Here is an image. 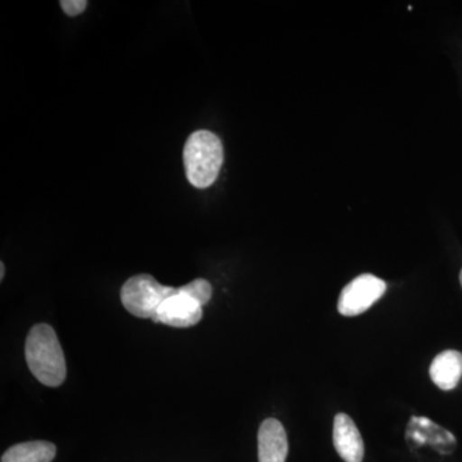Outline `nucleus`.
Returning <instances> with one entry per match:
<instances>
[{
	"instance_id": "nucleus-7",
	"label": "nucleus",
	"mask_w": 462,
	"mask_h": 462,
	"mask_svg": "<svg viewBox=\"0 0 462 462\" xmlns=\"http://www.w3.org/2000/svg\"><path fill=\"white\" fill-rule=\"evenodd\" d=\"M333 443L343 461L363 462L365 446L360 430L346 413L334 418Z\"/></svg>"
},
{
	"instance_id": "nucleus-10",
	"label": "nucleus",
	"mask_w": 462,
	"mask_h": 462,
	"mask_svg": "<svg viewBox=\"0 0 462 462\" xmlns=\"http://www.w3.org/2000/svg\"><path fill=\"white\" fill-rule=\"evenodd\" d=\"M57 455V447L47 440L18 443L2 456V462H51Z\"/></svg>"
},
{
	"instance_id": "nucleus-2",
	"label": "nucleus",
	"mask_w": 462,
	"mask_h": 462,
	"mask_svg": "<svg viewBox=\"0 0 462 462\" xmlns=\"http://www.w3.org/2000/svg\"><path fill=\"white\" fill-rule=\"evenodd\" d=\"M188 181L199 189H207L217 180L224 165L221 139L208 130L191 134L182 153Z\"/></svg>"
},
{
	"instance_id": "nucleus-14",
	"label": "nucleus",
	"mask_w": 462,
	"mask_h": 462,
	"mask_svg": "<svg viewBox=\"0 0 462 462\" xmlns=\"http://www.w3.org/2000/svg\"><path fill=\"white\" fill-rule=\"evenodd\" d=\"M460 282H461V287H462V270H461V273H460Z\"/></svg>"
},
{
	"instance_id": "nucleus-3",
	"label": "nucleus",
	"mask_w": 462,
	"mask_h": 462,
	"mask_svg": "<svg viewBox=\"0 0 462 462\" xmlns=\"http://www.w3.org/2000/svg\"><path fill=\"white\" fill-rule=\"evenodd\" d=\"M179 291L180 288L166 287L149 273H139L125 282L120 297L130 314L153 320L161 305Z\"/></svg>"
},
{
	"instance_id": "nucleus-12",
	"label": "nucleus",
	"mask_w": 462,
	"mask_h": 462,
	"mask_svg": "<svg viewBox=\"0 0 462 462\" xmlns=\"http://www.w3.org/2000/svg\"><path fill=\"white\" fill-rule=\"evenodd\" d=\"M60 5L67 16L75 17L83 14L87 9L88 2L85 0H60Z\"/></svg>"
},
{
	"instance_id": "nucleus-13",
	"label": "nucleus",
	"mask_w": 462,
	"mask_h": 462,
	"mask_svg": "<svg viewBox=\"0 0 462 462\" xmlns=\"http://www.w3.org/2000/svg\"><path fill=\"white\" fill-rule=\"evenodd\" d=\"M5 263H0V279H5Z\"/></svg>"
},
{
	"instance_id": "nucleus-6",
	"label": "nucleus",
	"mask_w": 462,
	"mask_h": 462,
	"mask_svg": "<svg viewBox=\"0 0 462 462\" xmlns=\"http://www.w3.org/2000/svg\"><path fill=\"white\" fill-rule=\"evenodd\" d=\"M202 307L199 300L184 293L180 287L178 294L170 297L161 305L153 321L167 327L185 329V328L194 327L202 320Z\"/></svg>"
},
{
	"instance_id": "nucleus-9",
	"label": "nucleus",
	"mask_w": 462,
	"mask_h": 462,
	"mask_svg": "<svg viewBox=\"0 0 462 462\" xmlns=\"http://www.w3.org/2000/svg\"><path fill=\"white\" fill-rule=\"evenodd\" d=\"M430 378L442 391H452L462 378V354L454 349L437 355L430 365Z\"/></svg>"
},
{
	"instance_id": "nucleus-1",
	"label": "nucleus",
	"mask_w": 462,
	"mask_h": 462,
	"mask_svg": "<svg viewBox=\"0 0 462 462\" xmlns=\"http://www.w3.org/2000/svg\"><path fill=\"white\" fill-rule=\"evenodd\" d=\"M26 363L30 372L42 384L60 387L67 375L65 354L56 331L48 324L32 328L25 345Z\"/></svg>"
},
{
	"instance_id": "nucleus-4",
	"label": "nucleus",
	"mask_w": 462,
	"mask_h": 462,
	"mask_svg": "<svg viewBox=\"0 0 462 462\" xmlns=\"http://www.w3.org/2000/svg\"><path fill=\"white\" fill-rule=\"evenodd\" d=\"M387 291V282L372 273L357 276L343 288L338 300V311L343 316L364 314L378 302Z\"/></svg>"
},
{
	"instance_id": "nucleus-8",
	"label": "nucleus",
	"mask_w": 462,
	"mask_h": 462,
	"mask_svg": "<svg viewBox=\"0 0 462 462\" xmlns=\"http://www.w3.org/2000/svg\"><path fill=\"white\" fill-rule=\"evenodd\" d=\"M287 456V431L281 421L266 419L258 430V461L285 462Z\"/></svg>"
},
{
	"instance_id": "nucleus-5",
	"label": "nucleus",
	"mask_w": 462,
	"mask_h": 462,
	"mask_svg": "<svg viewBox=\"0 0 462 462\" xmlns=\"http://www.w3.org/2000/svg\"><path fill=\"white\" fill-rule=\"evenodd\" d=\"M406 442L411 449L430 447L439 455H451L457 440L451 431L445 430L425 416H412L406 428Z\"/></svg>"
},
{
	"instance_id": "nucleus-11",
	"label": "nucleus",
	"mask_w": 462,
	"mask_h": 462,
	"mask_svg": "<svg viewBox=\"0 0 462 462\" xmlns=\"http://www.w3.org/2000/svg\"><path fill=\"white\" fill-rule=\"evenodd\" d=\"M181 289L188 296L199 300L202 306L207 305L212 298V285L206 279H196V281L182 285Z\"/></svg>"
}]
</instances>
